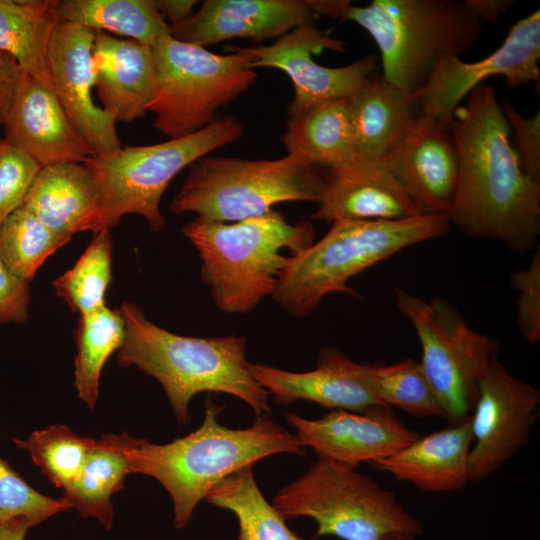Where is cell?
Here are the masks:
<instances>
[{
  "instance_id": "9c48e42d",
  "label": "cell",
  "mask_w": 540,
  "mask_h": 540,
  "mask_svg": "<svg viewBox=\"0 0 540 540\" xmlns=\"http://www.w3.org/2000/svg\"><path fill=\"white\" fill-rule=\"evenodd\" d=\"M272 505L285 519H313L317 537L382 540L389 534L417 536L423 531L393 492L354 468L321 458L283 487Z\"/></svg>"
},
{
  "instance_id": "e575fe53",
  "label": "cell",
  "mask_w": 540,
  "mask_h": 540,
  "mask_svg": "<svg viewBox=\"0 0 540 540\" xmlns=\"http://www.w3.org/2000/svg\"><path fill=\"white\" fill-rule=\"evenodd\" d=\"M13 442L28 451L42 474L62 489L78 476L95 444L93 438L80 436L64 424L50 425L34 431L26 440L14 438Z\"/></svg>"
},
{
  "instance_id": "f1b7e54d",
  "label": "cell",
  "mask_w": 540,
  "mask_h": 540,
  "mask_svg": "<svg viewBox=\"0 0 540 540\" xmlns=\"http://www.w3.org/2000/svg\"><path fill=\"white\" fill-rule=\"evenodd\" d=\"M54 14L58 22L128 37L150 47L170 35V25L152 0H56Z\"/></svg>"
},
{
  "instance_id": "ba28073f",
  "label": "cell",
  "mask_w": 540,
  "mask_h": 540,
  "mask_svg": "<svg viewBox=\"0 0 540 540\" xmlns=\"http://www.w3.org/2000/svg\"><path fill=\"white\" fill-rule=\"evenodd\" d=\"M243 131L237 118L220 116L184 137L152 145L121 146L88 158L84 164L99 185L106 228L116 226L125 215L137 214L151 230L162 231L166 221L160 201L169 183L193 162L236 142Z\"/></svg>"
},
{
  "instance_id": "6da1fadb",
  "label": "cell",
  "mask_w": 540,
  "mask_h": 540,
  "mask_svg": "<svg viewBox=\"0 0 540 540\" xmlns=\"http://www.w3.org/2000/svg\"><path fill=\"white\" fill-rule=\"evenodd\" d=\"M459 158L451 224L471 238L504 243L513 253L535 250L540 235V182L520 164L495 89L480 84L449 125Z\"/></svg>"
},
{
  "instance_id": "cb8c5ba5",
  "label": "cell",
  "mask_w": 540,
  "mask_h": 540,
  "mask_svg": "<svg viewBox=\"0 0 540 540\" xmlns=\"http://www.w3.org/2000/svg\"><path fill=\"white\" fill-rule=\"evenodd\" d=\"M473 443L470 415L460 422L419 436L394 454L369 464L397 481L426 492H451L469 482L468 457Z\"/></svg>"
},
{
  "instance_id": "30bf717a",
  "label": "cell",
  "mask_w": 540,
  "mask_h": 540,
  "mask_svg": "<svg viewBox=\"0 0 540 540\" xmlns=\"http://www.w3.org/2000/svg\"><path fill=\"white\" fill-rule=\"evenodd\" d=\"M152 50L156 88L147 110L154 115L153 126L169 139L212 123L257 78L250 57L238 46L227 45L228 53L216 54L167 35Z\"/></svg>"
},
{
  "instance_id": "44dd1931",
  "label": "cell",
  "mask_w": 540,
  "mask_h": 540,
  "mask_svg": "<svg viewBox=\"0 0 540 540\" xmlns=\"http://www.w3.org/2000/svg\"><path fill=\"white\" fill-rule=\"evenodd\" d=\"M250 370L278 404L307 400L325 408L359 413L386 406L370 388L362 363L353 361L334 347L323 348L316 368L307 372H290L252 363Z\"/></svg>"
},
{
  "instance_id": "7dc6e473",
  "label": "cell",
  "mask_w": 540,
  "mask_h": 540,
  "mask_svg": "<svg viewBox=\"0 0 540 540\" xmlns=\"http://www.w3.org/2000/svg\"><path fill=\"white\" fill-rule=\"evenodd\" d=\"M2 140V138L0 137V141Z\"/></svg>"
},
{
  "instance_id": "9a60e30c",
  "label": "cell",
  "mask_w": 540,
  "mask_h": 540,
  "mask_svg": "<svg viewBox=\"0 0 540 540\" xmlns=\"http://www.w3.org/2000/svg\"><path fill=\"white\" fill-rule=\"evenodd\" d=\"M95 31L58 22L48 49L53 91L74 128L100 155L121 148L114 116L95 103L92 54Z\"/></svg>"
},
{
  "instance_id": "ac0fdd59",
  "label": "cell",
  "mask_w": 540,
  "mask_h": 540,
  "mask_svg": "<svg viewBox=\"0 0 540 540\" xmlns=\"http://www.w3.org/2000/svg\"><path fill=\"white\" fill-rule=\"evenodd\" d=\"M324 187L311 220H402L422 215L381 160L354 157L325 170Z\"/></svg>"
},
{
  "instance_id": "277c9868",
  "label": "cell",
  "mask_w": 540,
  "mask_h": 540,
  "mask_svg": "<svg viewBox=\"0 0 540 540\" xmlns=\"http://www.w3.org/2000/svg\"><path fill=\"white\" fill-rule=\"evenodd\" d=\"M181 232L196 248L202 281L225 314L251 312L272 296L289 256L315 239L311 221L293 224L275 209L232 223L195 217Z\"/></svg>"
},
{
  "instance_id": "52a82bcc",
  "label": "cell",
  "mask_w": 540,
  "mask_h": 540,
  "mask_svg": "<svg viewBox=\"0 0 540 540\" xmlns=\"http://www.w3.org/2000/svg\"><path fill=\"white\" fill-rule=\"evenodd\" d=\"M324 173L294 154L275 160L204 156L188 167L170 204L174 214L232 223L260 216L289 201L318 203Z\"/></svg>"
},
{
  "instance_id": "7c38bea8",
  "label": "cell",
  "mask_w": 540,
  "mask_h": 540,
  "mask_svg": "<svg viewBox=\"0 0 540 540\" xmlns=\"http://www.w3.org/2000/svg\"><path fill=\"white\" fill-rule=\"evenodd\" d=\"M539 404V389L514 376L494 356L470 413L469 481L484 480L529 442Z\"/></svg>"
},
{
  "instance_id": "7bdbcfd3",
  "label": "cell",
  "mask_w": 540,
  "mask_h": 540,
  "mask_svg": "<svg viewBox=\"0 0 540 540\" xmlns=\"http://www.w3.org/2000/svg\"><path fill=\"white\" fill-rule=\"evenodd\" d=\"M195 0H159L155 5L164 18L166 16L170 21V26L183 23L193 15Z\"/></svg>"
},
{
  "instance_id": "f546056e",
  "label": "cell",
  "mask_w": 540,
  "mask_h": 540,
  "mask_svg": "<svg viewBox=\"0 0 540 540\" xmlns=\"http://www.w3.org/2000/svg\"><path fill=\"white\" fill-rule=\"evenodd\" d=\"M205 500L235 514L239 525L237 540H304L288 528L286 519L265 499L253 466L223 479Z\"/></svg>"
},
{
  "instance_id": "4fadbf2b",
  "label": "cell",
  "mask_w": 540,
  "mask_h": 540,
  "mask_svg": "<svg viewBox=\"0 0 540 540\" xmlns=\"http://www.w3.org/2000/svg\"><path fill=\"white\" fill-rule=\"evenodd\" d=\"M347 42L330 37L315 25L297 27L270 45L239 47L250 57L249 67L276 68L285 72L294 87L288 115L302 113L318 104L350 98L374 74L377 57L365 55L342 67L318 64L312 54L323 49L346 52Z\"/></svg>"
},
{
  "instance_id": "ab89813d",
  "label": "cell",
  "mask_w": 540,
  "mask_h": 540,
  "mask_svg": "<svg viewBox=\"0 0 540 540\" xmlns=\"http://www.w3.org/2000/svg\"><path fill=\"white\" fill-rule=\"evenodd\" d=\"M30 288L0 259V324L21 323L29 317Z\"/></svg>"
},
{
  "instance_id": "3957f363",
  "label": "cell",
  "mask_w": 540,
  "mask_h": 540,
  "mask_svg": "<svg viewBox=\"0 0 540 540\" xmlns=\"http://www.w3.org/2000/svg\"><path fill=\"white\" fill-rule=\"evenodd\" d=\"M125 337L117 359L122 367L135 366L163 387L181 425L189 422L194 395L219 392L248 404L257 416L270 411L269 393L257 382L246 359L245 337H187L148 320L132 302L119 309Z\"/></svg>"
},
{
  "instance_id": "8992f818",
  "label": "cell",
  "mask_w": 540,
  "mask_h": 540,
  "mask_svg": "<svg viewBox=\"0 0 540 540\" xmlns=\"http://www.w3.org/2000/svg\"><path fill=\"white\" fill-rule=\"evenodd\" d=\"M343 20L371 35L380 50L382 76L411 96L443 59L467 53L482 32L466 0H374L351 6Z\"/></svg>"
},
{
  "instance_id": "d6986e66",
  "label": "cell",
  "mask_w": 540,
  "mask_h": 540,
  "mask_svg": "<svg viewBox=\"0 0 540 540\" xmlns=\"http://www.w3.org/2000/svg\"><path fill=\"white\" fill-rule=\"evenodd\" d=\"M317 20L304 0H207L189 19L170 26V35L203 48L235 38L260 43Z\"/></svg>"
},
{
  "instance_id": "bcb514c9",
  "label": "cell",
  "mask_w": 540,
  "mask_h": 540,
  "mask_svg": "<svg viewBox=\"0 0 540 540\" xmlns=\"http://www.w3.org/2000/svg\"><path fill=\"white\" fill-rule=\"evenodd\" d=\"M382 540H417L416 536L404 533L389 534L383 537Z\"/></svg>"
},
{
  "instance_id": "7a4b0ae2",
  "label": "cell",
  "mask_w": 540,
  "mask_h": 540,
  "mask_svg": "<svg viewBox=\"0 0 540 540\" xmlns=\"http://www.w3.org/2000/svg\"><path fill=\"white\" fill-rule=\"evenodd\" d=\"M222 409L208 397L201 426L166 444L127 435L132 473L150 476L166 489L177 529L188 525L197 504L231 474L274 454H304L296 435L266 415L248 428L230 429L218 422Z\"/></svg>"
},
{
  "instance_id": "e0dca14e",
  "label": "cell",
  "mask_w": 540,
  "mask_h": 540,
  "mask_svg": "<svg viewBox=\"0 0 540 540\" xmlns=\"http://www.w3.org/2000/svg\"><path fill=\"white\" fill-rule=\"evenodd\" d=\"M285 418L304 448L354 469L360 463L388 457L420 436L387 406L364 413L333 410L316 420L287 412Z\"/></svg>"
},
{
  "instance_id": "1f68e13d",
  "label": "cell",
  "mask_w": 540,
  "mask_h": 540,
  "mask_svg": "<svg viewBox=\"0 0 540 540\" xmlns=\"http://www.w3.org/2000/svg\"><path fill=\"white\" fill-rule=\"evenodd\" d=\"M362 365L370 388L384 405L416 417L447 418L420 362L406 358L390 365Z\"/></svg>"
},
{
  "instance_id": "f35d334b",
  "label": "cell",
  "mask_w": 540,
  "mask_h": 540,
  "mask_svg": "<svg viewBox=\"0 0 540 540\" xmlns=\"http://www.w3.org/2000/svg\"><path fill=\"white\" fill-rule=\"evenodd\" d=\"M503 113L513 127L523 158L524 171L540 182V113L530 118L519 113L509 99L503 102Z\"/></svg>"
},
{
  "instance_id": "60d3db41",
  "label": "cell",
  "mask_w": 540,
  "mask_h": 540,
  "mask_svg": "<svg viewBox=\"0 0 540 540\" xmlns=\"http://www.w3.org/2000/svg\"><path fill=\"white\" fill-rule=\"evenodd\" d=\"M22 75L23 71L16 61L0 52V127L8 119Z\"/></svg>"
},
{
  "instance_id": "7402d4cb",
  "label": "cell",
  "mask_w": 540,
  "mask_h": 540,
  "mask_svg": "<svg viewBox=\"0 0 540 540\" xmlns=\"http://www.w3.org/2000/svg\"><path fill=\"white\" fill-rule=\"evenodd\" d=\"M92 62L95 89L102 108L116 121L132 122L142 118L148 112L156 88L152 47L97 31Z\"/></svg>"
},
{
  "instance_id": "ee69618b",
  "label": "cell",
  "mask_w": 540,
  "mask_h": 540,
  "mask_svg": "<svg viewBox=\"0 0 540 540\" xmlns=\"http://www.w3.org/2000/svg\"><path fill=\"white\" fill-rule=\"evenodd\" d=\"M306 2L318 16L321 14L342 20L352 6L349 0H308Z\"/></svg>"
},
{
  "instance_id": "8fae6325",
  "label": "cell",
  "mask_w": 540,
  "mask_h": 540,
  "mask_svg": "<svg viewBox=\"0 0 540 540\" xmlns=\"http://www.w3.org/2000/svg\"><path fill=\"white\" fill-rule=\"evenodd\" d=\"M395 303L411 323L421 346V367L451 423L470 415L478 384L499 343L469 326L447 299L425 300L400 287Z\"/></svg>"
},
{
  "instance_id": "2e32d148",
  "label": "cell",
  "mask_w": 540,
  "mask_h": 540,
  "mask_svg": "<svg viewBox=\"0 0 540 540\" xmlns=\"http://www.w3.org/2000/svg\"><path fill=\"white\" fill-rule=\"evenodd\" d=\"M381 162L423 214L449 217L459 178L458 152L449 126L420 113Z\"/></svg>"
},
{
  "instance_id": "b9f144b4",
  "label": "cell",
  "mask_w": 540,
  "mask_h": 540,
  "mask_svg": "<svg viewBox=\"0 0 540 540\" xmlns=\"http://www.w3.org/2000/svg\"><path fill=\"white\" fill-rule=\"evenodd\" d=\"M481 22L496 23L512 5V0H466Z\"/></svg>"
},
{
  "instance_id": "f6af8a7d",
  "label": "cell",
  "mask_w": 540,
  "mask_h": 540,
  "mask_svg": "<svg viewBox=\"0 0 540 540\" xmlns=\"http://www.w3.org/2000/svg\"><path fill=\"white\" fill-rule=\"evenodd\" d=\"M32 524L24 517L13 518L0 525V540H24Z\"/></svg>"
},
{
  "instance_id": "d4e9b609",
  "label": "cell",
  "mask_w": 540,
  "mask_h": 540,
  "mask_svg": "<svg viewBox=\"0 0 540 540\" xmlns=\"http://www.w3.org/2000/svg\"><path fill=\"white\" fill-rule=\"evenodd\" d=\"M415 102L382 75L372 74L348 98L354 157L381 160L411 128Z\"/></svg>"
},
{
  "instance_id": "484cf974",
  "label": "cell",
  "mask_w": 540,
  "mask_h": 540,
  "mask_svg": "<svg viewBox=\"0 0 540 540\" xmlns=\"http://www.w3.org/2000/svg\"><path fill=\"white\" fill-rule=\"evenodd\" d=\"M128 433L104 434L92 447L78 476L63 489V500L82 518H95L106 530L114 521L111 497L132 473L126 449Z\"/></svg>"
},
{
  "instance_id": "d6a6232c",
  "label": "cell",
  "mask_w": 540,
  "mask_h": 540,
  "mask_svg": "<svg viewBox=\"0 0 540 540\" xmlns=\"http://www.w3.org/2000/svg\"><path fill=\"white\" fill-rule=\"evenodd\" d=\"M71 237L51 230L20 206L0 225V259L14 275L30 282L45 260Z\"/></svg>"
},
{
  "instance_id": "8d00e7d4",
  "label": "cell",
  "mask_w": 540,
  "mask_h": 540,
  "mask_svg": "<svg viewBox=\"0 0 540 540\" xmlns=\"http://www.w3.org/2000/svg\"><path fill=\"white\" fill-rule=\"evenodd\" d=\"M41 167L25 152L0 141V225L24 199Z\"/></svg>"
},
{
  "instance_id": "836d02e7",
  "label": "cell",
  "mask_w": 540,
  "mask_h": 540,
  "mask_svg": "<svg viewBox=\"0 0 540 540\" xmlns=\"http://www.w3.org/2000/svg\"><path fill=\"white\" fill-rule=\"evenodd\" d=\"M112 239L109 229L96 233L74 266L53 281L56 295L79 315L103 305L111 280Z\"/></svg>"
},
{
  "instance_id": "5b68a950",
  "label": "cell",
  "mask_w": 540,
  "mask_h": 540,
  "mask_svg": "<svg viewBox=\"0 0 540 540\" xmlns=\"http://www.w3.org/2000/svg\"><path fill=\"white\" fill-rule=\"evenodd\" d=\"M451 226L447 215L402 220L337 221L316 243L289 256L273 299L288 314L313 313L333 293L357 295L347 282L412 245L439 238Z\"/></svg>"
},
{
  "instance_id": "4316f807",
  "label": "cell",
  "mask_w": 540,
  "mask_h": 540,
  "mask_svg": "<svg viewBox=\"0 0 540 540\" xmlns=\"http://www.w3.org/2000/svg\"><path fill=\"white\" fill-rule=\"evenodd\" d=\"M281 141L287 154L327 170L354 158L348 99L318 104L289 116Z\"/></svg>"
},
{
  "instance_id": "ffe728a7",
  "label": "cell",
  "mask_w": 540,
  "mask_h": 540,
  "mask_svg": "<svg viewBox=\"0 0 540 540\" xmlns=\"http://www.w3.org/2000/svg\"><path fill=\"white\" fill-rule=\"evenodd\" d=\"M3 139L41 168L84 163L94 152L72 125L53 90L23 72Z\"/></svg>"
},
{
  "instance_id": "5bb4252c",
  "label": "cell",
  "mask_w": 540,
  "mask_h": 540,
  "mask_svg": "<svg viewBox=\"0 0 540 540\" xmlns=\"http://www.w3.org/2000/svg\"><path fill=\"white\" fill-rule=\"evenodd\" d=\"M540 11L517 21L503 43L476 62L460 57L443 59L425 85L412 97L421 113L449 126L462 98L491 76H502L509 88L540 83Z\"/></svg>"
},
{
  "instance_id": "4dcf8cb0",
  "label": "cell",
  "mask_w": 540,
  "mask_h": 540,
  "mask_svg": "<svg viewBox=\"0 0 540 540\" xmlns=\"http://www.w3.org/2000/svg\"><path fill=\"white\" fill-rule=\"evenodd\" d=\"M79 316L75 331L74 386L78 397L93 409L99 397L102 369L112 353L121 347L125 323L120 310L106 305Z\"/></svg>"
},
{
  "instance_id": "74e56055",
  "label": "cell",
  "mask_w": 540,
  "mask_h": 540,
  "mask_svg": "<svg viewBox=\"0 0 540 540\" xmlns=\"http://www.w3.org/2000/svg\"><path fill=\"white\" fill-rule=\"evenodd\" d=\"M517 292L516 321L524 338L533 344L540 341V248L532 255L530 264L516 270L510 277Z\"/></svg>"
},
{
  "instance_id": "d590c367",
  "label": "cell",
  "mask_w": 540,
  "mask_h": 540,
  "mask_svg": "<svg viewBox=\"0 0 540 540\" xmlns=\"http://www.w3.org/2000/svg\"><path fill=\"white\" fill-rule=\"evenodd\" d=\"M69 509L63 498L54 499L32 488L0 457V525L24 517L35 527Z\"/></svg>"
},
{
  "instance_id": "83f0119b",
  "label": "cell",
  "mask_w": 540,
  "mask_h": 540,
  "mask_svg": "<svg viewBox=\"0 0 540 540\" xmlns=\"http://www.w3.org/2000/svg\"><path fill=\"white\" fill-rule=\"evenodd\" d=\"M56 0H0V52L53 90L48 49L58 20Z\"/></svg>"
},
{
  "instance_id": "603a6c76",
  "label": "cell",
  "mask_w": 540,
  "mask_h": 540,
  "mask_svg": "<svg viewBox=\"0 0 540 540\" xmlns=\"http://www.w3.org/2000/svg\"><path fill=\"white\" fill-rule=\"evenodd\" d=\"M22 206L57 233L72 236L106 228L99 185L84 163L41 168Z\"/></svg>"
}]
</instances>
